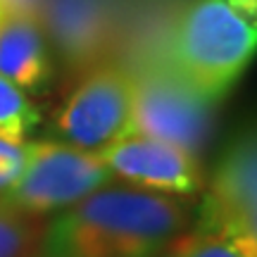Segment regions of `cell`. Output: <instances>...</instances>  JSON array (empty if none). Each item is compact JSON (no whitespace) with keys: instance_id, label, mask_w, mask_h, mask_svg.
<instances>
[{"instance_id":"13","label":"cell","mask_w":257,"mask_h":257,"mask_svg":"<svg viewBox=\"0 0 257 257\" xmlns=\"http://www.w3.org/2000/svg\"><path fill=\"white\" fill-rule=\"evenodd\" d=\"M29 162V143L0 136V195L24 174Z\"/></svg>"},{"instance_id":"9","label":"cell","mask_w":257,"mask_h":257,"mask_svg":"<svg viewBox=\"0 0 257 257\" xmlns=\"http://www.w3.org/2000/svg\"><path fill=\"white\" fill-rule=\"evenodd\" d=\"M48 17L53 38L74 67L100 55L110 34V0H50Z\"/></svg>"},{"instance_id":"5","label":"cell","mask_w":257,"mask_h":257,"mask_svg":"<svg viewBox=\"0 0 257 257\" xmlns=\"http://www.w3.org/2000/svg\"><path fill=\"white\" fill-rule=\"evenodd\" d=\"M134 74L124 64H102L83 79L57 112L53 128L76 148L102 150L131 134Z\"/></svg>"},{"instance_id":"1","label":"cell","mask_w":257,"mask_h":257,"mask_svg":"<svg viewBox=\"0 0 257 257\" xmlns=\"http://www.w3.org/2000/svg\"><path fill=\"white\" fill-rule=\"evenodd\" d=\"M188 217L169 195L102 186L48 224L41 257H155Z\"/></svg>"},{"instance_id":"14","label":"cell","mask_w":257,"mask_h":257,"mask_svg":"<svg viewBox=\"0 0 257 257\" xmlns=\"http://www.w3.org/2000/svg\"><path fill=\"white\" fill-rule=\"evenodd\" d=\"M0 15H3V8H0Z\"/></svg>"},{"instance_id":"7","label":"cell","mask_w":257,"mask_h":257,"mask_svg":"<svg viewBox=\"0 0 257 257\" xmlns=\"http://www.w3.org/2000/svg\"><path fill=\"white\" fill-rule=\"evenodd\" d=\"M98 153L112 176L141 191L195 195L205 186L200 157L143 134H128Z\"/></svg>"},{"instance_id":"11","label":"cell","mask_w":257,"mask_h":257,"mask_svg":"<svg viewBox=\"0 0 257 257\" xmlns=\"http://www.w3.org/2000/svg\"><path fill=\"white\" fill-rule=\"evenodd\" d=\"M165 257H257V243L231 240L202 231L179 233L162 250Z\"/></svg>"},{"instance_id":"8","label":"cell","mask_w":257,"mask_h":257,"mask_svg":"<svg viewBox=\"0 0 257 257\" xmlns=\"http://www.w3.org/2000/svg\"><path fill=\"white\" fill-rule=\"evenodd\" d=\"M0 76L15 83L19 91H41L50 81L53 62L38 15H0Z\"/></svg>"},{"instance_id":"10","label":"cell","mask_w":257,"mask_h":257,"mask_svg":"<svg viewBox=\"0 0 257 257\" xmlns=\"http://www.w3.org/2000/svg\"><path fill=\"white\" fill-rule=\"evenodd\" d=\"M46 226L43 214L19 210L0 195V257H41Z\"/></svg>"},{"instance_id":"6","label":"cell","mask_w":257,"mask_h":257,"mask_svg":"<svg viewBox=\"0 0 257 257\" xmlns=\"http://www.w3.org/2000/svg\"><path fill=\"white\" fill-rule=\"evenodd\" d=\"M195 231L257 243V146L252 128H240L224 148L212 169Z\"/></svg>"},{"instance_id":"4","label":"cell","mask_w":257,"mask_h":257,"mask_svg":"<svg viewBox=\"0 0 257 257\" xmlns=\"http://www.w3.org/2000/svg\"><path fill=\"white\" fill-rule=\"evenodd\" d=\"M112 179L98 150L76 148L57 141L29 143V162L3 198L31 214H48L72 207L74 202L107 186Z\"/></svg>"},{"instance_id":"3","label":"cell","mask_w":257,"mask_h":257,"mask_svg":"<svg viewBox=\"0 0 257 257\" xmlns=\"http://www.w3.org/2000/svg\"><path fill=\"white\" fill-rule=\"evenodd\" d=\"M131 134H143L200 155L214 131L217 102L188 88L160 55L146 57L138 67H131Z\"/></svg>"},{"instance_id":"12","label":"cell","mask_w":257,"mask_h":257,"mask_svg":"<svg viewBox=\"0 0 257 257\" xmlns=\"http://www.w3.org/2000/svg\"><path fill=\"white\" fill-rule=\"evenodd\" d=\"M38 124V112L15 83L0 76V136L10 141H24Z\"/></svg>"},{"instance_id":"2","label":"cell","mask_w":257,"mask_h":257,"mask_svg":"<svg viewBox=\"0 0 257 257\" xmlns=\"http://www.w3.org/2000/svg\"><path fill=\"white\" fill-rule=\"evenodd\" d=\"M255 12L236 0H193L167 31L162 62L212 102H219L255 55Z\"/></svg>"}]
</instances>
